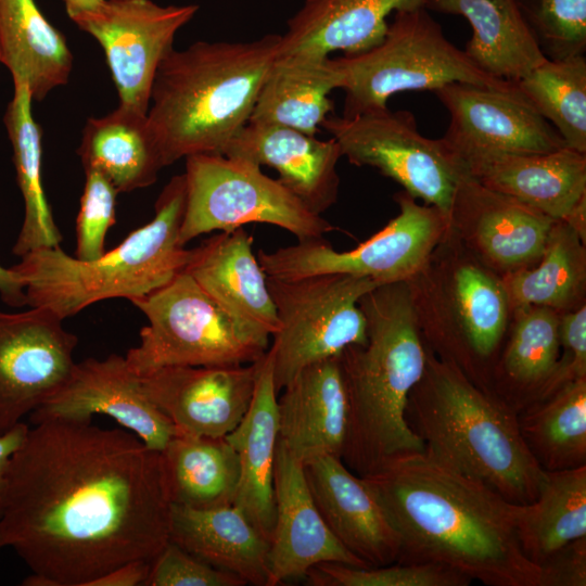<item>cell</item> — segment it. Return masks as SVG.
<instances>
[{
  "label": "cell",
  "mask_w": 586,
  "mask_h": 586,
  "mask_svg": "<svg viewBox=\"0 0 586 586\" xmlns=\"http://www.w3.org/2000/svg\"><path fill=\"white\" fill-rule=\"evenodd\" d=\"M171 501L161 451L91 420L29 428L11 457L0 531L30 569L27 586H88L169 542Z\"/></svg>",
  "instance_id": "6da1fadb"
},
{
  "label": "cell",
  "mask_w": 586,
  "mask_h": 586,
  "mask_svg": "<svg viewBox=\"0 0 586 586\" xmlns=\"http://www.w3.org/2000/svg\"><path fill=\"white\" fill-rule=\"evenodd\" d=\"M399 542V563H436L489 586H538L522 551L513 504L424 450L397 456L362 476Z\"/></svg>",
  "instance_id": "7a4b0ae2"
},
{
  "label": "cell",
  "mask_w": 586,
  "mask_h": 586,
  "mask_svg": "<svg viewBox=\"0 0 586 586\" xmlns=\"http://www.w3.org/2000/svg\"><path fill=\"white\" fill-rule=\"evenodd\" d=\"M367 320V342L339 355L347 397L342 454L359 476L424 445L406 419L410 391L426 366V346L409 282L383 284L358 302Z\"/></svg>",
  "instance_id": "3957f363"
},
{
  "label": "cell",
  "mask_w": 586,
  "mask_h": 586,
  "mask_svg": "<svg viewBox=\"0 0 586 586\" xmlns=\"http://www.w3.org/2000/svg\"><path fill=\"white\" fill-rule=\"evenodd\" d=\"M280 35L245 42L198 41L160 63L148 119L165 166L194 154H221L247 124L279 54Z\"/></svg>",
  "instance_id": "277c9868"
},
{
  "label": "cell",
  "mask_w": 586,
  "mask_h": 586,
  "mask_svg": "<svg viewBox=\"0 0 586 586\" xmlns=\"http://www.w3.org/2000/svg\"><path fill=\"white\" fill-rule=\"evenodd\" d=\"M406 419L424 451L441 463L509 502L537 498L545 470L523 440L518 412L428 346L425 370L410 391Z\"/></svg>",
  "instance_id": "5b68a950"
},
{
  "label": "cell",
  "mask_w": 586,
  "mask_h": 586,
  "mask_svg": "<svg viewBox=\"0 0 586 586\" xmlns=\"http://www.w3.org/2000/svg\"><path fill=\"white\" fill-rule=\"evenodd\" d=\"M154 206L148 224L95 259L71 256L60 245L23 255L10 268L24 284L27 305L48 308L64 320L97 302L116 297L131 302L171 281L192 254L179 241L186 208L183 174L166 183Z\"/></svg>",
  "instance_id": "8992f818"
},
{
  "label": "cell",
  "mask_w": 586,
  "mask_h": 586,
  "mask_svg": "<svg viewBox=\"0 0 586 586\" xmlns=\"http://www.w3.org/2000/svg\"><path fill=\"white\" fill-rule=\"evenodd\" d=\"M333 60L345 92L344 117L385 109L398 92L435 91L451 82L499 90L515 87L477 68L423 7L397 11L378 46Z\"/></svg>",
  "instance_id": "52a82bcc"
},
{
  "label": "cell",
  "mask_w": 586,
  "mask_h": 586,
  "mask_svg": "<svg viewBox=\"0 0 586 586\" xmlns=\"http://www.w3.org/2000/svg\"><path fill=\"white\" fill-rule=\"evenodd\" d=\"M131 303L148 319L138 345L125 355L139 375L170 366L252 364L269 348L232 321L184 270Z\"/></svg>",
  "instance_id": "ba28073f"
},
{
  "label": "cell",
  "mask_w": 586,
  "mask_h": 586,
  "mask_svg": "<svg viewBox=\"0 0 586 586\" xmlns=\"http://www.w3.org/2000/svg\"><path fill=\"white\" fill-rule=\"evenodd\" d=\"M184 160L186 208L179 232L183 246L201 234L254 222L278 226L298 241L337 230L254 163L215 153Z\"/></svg>",
  "instance_id": "9c48e42d"
},
{
  "label": "cell",
  "mask_w": 586,
  "mask_h": 586,
  "mask_svg": "<svg viewBox=\"0 0 586 586\" xmlns=\"http://www.w3.org/2000/svg\"><path fill=\"white\" fill-rule=\"evenodd\" d=\"M279 328L268 348L279 393L303 368L367 342V320L359 300L377 282L345 273L294 279L267 276Z\"/></svg>",
  "instance_id": "30bf717a"
},
{
  "label": "cell",
  "mask_w": 586,
  "mask_h": 586,
  "mask_svg": "<svg viewBox=\"0 0 586 586\" xmlns=\"http://www.w3.org/2000/svg\"><path fill=\"white\" fill-rule=\"evenodd\" d=\"M399 213L380 231L344 252L321 238L256 254L266 276L294 279L319 273L367 277L379 285L407 282L424 270L434 250L450 231L449 218L437 207L419 204L406 191L394 195Z\"/></svg>",
  "instance_id": "8fae6325"
},
{
  "label": "cell",
  "mask_w": 586,
  "mask_h": 586,
  "mask_svg": "<svg viewBox=\"0 0 586 586\" xmlns=\"http://www.w3.org/2000/svg\"><path fill=\"white\" fill-rule=\"evenodd\" d=\"M321 127L351 164L375 168L449 218L463 165L443 138L419 131L411 112L385 107L354 117L329 115Z\"/></svg>",
  "instance_id": "7c38bea8"
},
{
  "label": "cell",
  "mask_w": 586,
  "mask_h": 586,
  "mask_svg": "<svg viewBox=\"0 0 586 586\" xmlns=\"http://www.w3.org/2000/svg\"><path fill=\"white\" fill-rule=\"evenodd\" d=\"M199 5H160L152 0H104L71 20L102 47L119 104L148 113L157 67L177 31Z\"/></svg>",
  "instance_id": "4fadbf2b"
},
{
  "label": "cell",
  "mask_w": 586,
  "mask_h": 586,
  "mask_svg": "<svg viewBox=\"0 0 586 586\" xmlns=\"http://www.w3.org/2000/svg\"><path fill=\"white\" fill-rule=\"evenodd\" d=\"M43 307L0 310V434L53 395L68 379L78 339Z\"/></svg>",
  "instance_id": "5bb4252c"
},
{
  "label": "cell",
  "mask_w": 586,
  "mask_h": 586,
  "mask_svg": "<svg viewBox=\"0 0 586 586\" xmlns=\"http://www.w3.org/2000/svg\"><path fill=\"white\" fill-rule=\"evenodd\" d=\"M94 415L113 418L157 451L176 434L173 423L145 394L140 375L117 354L75 362L67 381L29 416L36 424L91 420Z\"/></svg>",
  "instance_id": "9a60e30c"
},
{
  "label": "cell",
  "mask_w": 586,
  "mask_h": 586,
  "mask_svg": "<svg viewBox=\"0 0 586 586\" xmlns=\"http://www.w3.org/2000/svg\"><path fill=\"white\" fill-rule=\"evenodd\" d=\"M555 221L531 205L484 187L463 167L449 213L450 231L492 271L502 276L534 266Z\"/></svg>",
  "instance_id": "2e32d148"
},
{
  "label": "cell",
  "mask_w": 586,
  "mask_h": 586,
  "mask_svg": "<svg viewBox=\"0 0 586 586\" xmlns=\"http://www.w3.org/2000/svg\"><path fill=\"white\" fill-rule=\"evenodd\" d=\"M263 358L245 365L164 367L140 380L176 433L224 437L251 405Z\"/></svg>",
  "instance_id": "e0dca14e"
},
{
  "label": "cell",
  "mask_w": 586,
  "mask_h": 586,
  "mask_svg": "<svg viewBox=\"0 0 586 586\" xmlns=\"http://www.w3.org/2000/svg\"><path fill=\"white\" fill-rule=\"evenodd\" d=\"M433 92L449 113L443 139L454 150L532 154L568 148L517 86L499 90L451 82Z\"/></svg>",
  "instance_id": "ac0fdd59"
},
{
  "label": "cell",
  "mask_w": 586,
  "mask_h": 586,
  "mask_svg": "<svg viewBox=\"0 0 586 586\" xmlns=\"http://www.w3.org/2000/svg\"><path fill=\"white\" fill-rule=\"evenodd\" d=\"M275 523L269 542L270 585L305 577L317 564L367 568L329 530L309 492L303 463L278 438L273 469Z\"/></svg>",
  "instance_id": "d6986e66"
},
{
  "label": "cell",
  "mask_w": 586,
  "mask_h": 586,
  "mask_svg": "<svg viewBox=\"0 0 586 586\" xmlns=\"http://www.w3.org/2000/svg\"><path fill=\"white\" fill-rule=\"evenodd\" d=\"M303 469L315 505L339 543L367 568L395 563L398 534L366 480L331 455L310 458Z\"/></svg>",
  "instance_id": "ffe728a7"
},
{
  "label": "cell",
  "mask_w": 586,
  "mask_h": 586,
  "mask_svg": "<svg viewBox=\"0 0 586 586\" xmlns=\"http://www.w3.org/2000/svg\"><path fill=\"white\" fill-rule=\"evenodd\" d=\"M184 271L241 329L269 344L279 320L253 238L243 227L216 233L192 249Z\"/></svg>",
  "instance_id": "44dd1931"
},
{
  "label": "cell",
  "mask_w": 586,
  "mask_h": 586,
  "mask_svg": "<svg viewBox=\"0 0 586 586\" xmlns=\"http://www.w3.org/2000/svg\"><path fill=\"white\" fill-rule=\"evenodd\" d=\"M451 293L456 328L434 349L476 386L493 392L511 310L501 279L476 258L466 259L454 269Z\"/></svg>",
  "instance_id": "7402d4cb"
},
{
  "label": "cell",
  "mask_w": 586,
  "mask_h": 586,
  "mask_svg": "<svg viewBox=\"0 0 586 586\" xmlns=\"http://www.w3.org/2000/svg\"><path fill=\"white\" fill-rule=\"evenodd\" d=\"M466 171L484 187L512 196L556 220H566L586 198V154L454 150Z\"/></svg>",
  "instance_id": "603a6c76"
},
{
  "label": "cell",
  "mask_w": 586,
  "mask_h": 586,
  "mask_svg": "<svg viewBox=\"0 0 586 586\" xmlns=\"http://www.w3.org/2000/svg\"><path fill=\"white\" fill-rule=\"evenodd\" d=\"M221 154L275 168L278 181L317 215L337 200L342 153L333 138L320 140L289 127L247 123Z\"/></svg>",
  "instance_id": "cb8c5ba5"
},
{
  "label": "cell",
  "mask_w": 586,
  "mask_h": 586,
  "mask_svg": "<svg viewBox=\"0 0 586 586\" xmlns=\"http://www.w3.org/2000/svg\"><path fill=\"white\" fill-rule=\"evenodd\" d=\"M278 398L279 438L302 463L331 455L342 459L347 397L339 355L303 368Z\"/></svg>",
  "instance_id": "d4e9b609"
},
{
  "label": "cell",
  "mask_w": 586,
  "mask_h": 586,
  "mask_svg": "<svg viewBox=\"0 0 586 586\" xmlns=\"http://www.w3.org/2000/svg\"><path fill=\"white\" fill-rule=\"evenodd\" d=\"M425 0H305L280 35L278 55L328 58L365 52L384 38L393 12L424 8Z\"/></svg>",
  "instance_id": "484cf974"
},
{
  "label": "cell",
  "mask_w": 586,
  "mask_h": 586,
  "mask_svg": "<svg viewBox=\"0 0 586 586\" xmlns=\"http://www.w3.org/2000/svg\"><path fill=\"white\" fill-rule=\"evenodd\" d=\"M169 540L245 584L270 585L269 542L235 505H171Z\"/></svg>",
  "instance_id": "4316f807"
},
{
  "label": "cell",
  "mask_w": 586,
  "mask_h": 586,
  "mask_svg": "<svg viewBox=\"0 0 586 586\" xmlns=\"http://www.w3.org/2000/svg\"><path fill=\"white\" fill-rule=\"evenodd\" d=\"M277 394L267 352L251 405L239 424L226 435L240 466L233 505L268 542L275 523L273 469L279 438Z\"/></svg>",
  "instance_id": "83f0119b"
},
{
  "label": "cell",
  "mask_w": 586,
  "mask_h": 586,
  "mask_svg": "<svg viewBox=\"0 0 586 586\" xmlns=\"http://www.w3.org/2000/svg\"><path fill=\"white\" fill-rule=\"evenodd\" d=\"M77 153L84 170L100 173L118 193L153 184L165 167L146 113L120 104L87 120Z\"/></svg>",
  "instance_id": "f1b7e54d"
},
{
  "label": "cell",
  "mask_w": 586,
  "mask_h": 586,
  "mask_svg": "<svg viewBox=\"0 0 586 586\" xmlns=\"http://www.w3.org/2000/svg\"><path fill=\"white\" fill-rule=\"evenodd\" d=\"M424 8L467 18L473 33L463 51L492 77L515 82L547 59L515 0H425Z\"/></svg>",
  "instance_id": "f546056e"
},
{
  "label": "cell",
  "mask_w": 586,
  "mask_h": 586,
  "mask_svg": "<svg viewBox=\"0 0 586 586\" xmlns=\"http://www.w3.org/2000/svg\"><path fill=\"white\" fill-rule=\"evenodd\" d=\"M340 87L341 75L333 59L278 55L247 123L289 127L316 136L333 110L329 94Z\"/></svg>",
  "instance_id": "4dcf8cb0"
},
{
  "label": "cell",
  "mask_w": 586,
  "mask_h": 586,
  "mask_svg": "<svg viewBox=\"0 0 586 586\" xmlns=\"http://www.w3.org/2000/svg\"><path fill=\"white\" fill-rule=\"evenodd\" d=\"M0 62L41 101L68 81L73 54L35 0H0Z\"/></svg>",
  "instance_id": "1f68e13d"
},
{
  "label": "cell",
  "mask_w": 586,
  "mask_h": 586,
  "mask_svg": "<svg viewBox=\"0 0 586 586\" xmlns=\"http://www.w3.org/2000/svg\"><path fill=\"white\" fill-rule=\"evenodd\" d=\"M512 310L514 326L496 362L492 391L519 413L544 398L557 368L561 313L543 306Z\"/></svg>",
  "instance_id": "d6a6232c"
},
{
  "label": "cell",
  "mask_w": 586,
  "mask_h": 586,
  "mask_svg": "<svg viewBox=\"0 0 586 586\" xmlns=\"http://www.w3.org/2000/svg\"><path fill=\"white\" fill-rule=\"evenodd\" d=\"M161 455L171 504L199 509L233 504L240 466L226 436L176 433Z\"/></svg>",
  "instance_id": "836d02e7"
},
{
  "label": "cell",
  "mask_w": 586,
  "mask_h": 586,
  "mask_svg": "<svg viewBox=\"0 0 586 586\" xmlns=\"http://www.w3.org/2000/svg\"><path fill=\"white\" fill-rule=\"evenodd\" d=\"M517 536L537 566L555 550L586 537V466L545 471L537 498L513 504Z\"/></svg>",
  "instance_id": "e575fe53"
},
{
  "label": "cell",
  "mask_w": 586,
  "mask_h": 586,
  "mask_svg": "<svg viewBox=\"0 0 586 586\" xmlns=\"http://www.w3.org/2000/svg\"><path fill=\"white\" fill-rule=\"evenodd\" d=\"M511 310L543 306L560 313L585 303V242L563 220H556L538 262L500 277Z\"/></svg>",
  "instance_id": "d590c367"
},
{
  "label": "cell",
  "mask_w": 586,
  "mask_h": 586,
  "mask_svg": "<svg viewBox=\"0 0 586 586\" xmlns=\"http://www.w3.org/2000/svg\"><path fill=\"white\" fill-rule=\"evenodd\" d=\"M13 85V98L3 120L12 144L17 183L25 206L24 220L12 249L13 254L22 257L38 249L60 245L62 235L43 191L41 131L31 112L34 100L26 85Z\"/></svg>",
  "instance_id": "8d00e7d4"
},
{
  "label": "cell",
  "mask_w": 586,
  "mask_h": 586,
  "mask_svg": "<svg viewBox=\"0 0 586 586\" xmlns=\"http://www.w3.org/2000/svg\"><path fill=\"white\" fill-rule=\"evenodd\" d=\"M523 440L545 471L586 466V378L570 381L518 413Z\"/></svg>",
  "instance_id": "74e56055"
},
{
  "label": "cell",
  "mask_w": 586,
  "mask_h": 586,
  "mask_svg": "<svg viewBox=\"0 0 586 586\" xmlns=\"http://www.w3.org/2000/svg\"><path fill=\"white\" fill-rule=\"evenodd\" d=\"M568 148L586 154V59H546L514 82Z\"/></svg>",
  "instance_id": "f35d334b"
},
{
  "label": "cell",
  "mask_w": 586,
  "mask_h": 586,
  "mask_svg": "<svg viewBox=\"0 0 586 586\" xmlns=\"http://www.w3.org/2000/svg\"><path fill=\"white\" fill-rule=\"evenodd\" d=\"M315 586H468L462 573L436 563H399L356 568L324 562L305 576Z\"/></svg>",
  "instance_id": "ab89813d"
},
{
  "label": "cell",
  "mask_w": 586,
  "mask_h": 586,
  "mask_svg": "<svg viewBox=\"0 0 586 586\" xmlns=\"http://www.w3.org/2000/svg\"><path fill=\"white\" fill-rule=\"evenodd\" d=\"M515 3L547 59L584 55L586 0H515Z\"/></svg>",
  "instance_id": "60d3db41"
},
{
  "label": "cell",
  "mask_w": 586,
  "mask_h": 586,
  "mask_svg": "<svg viewBox=\"0 0 586 586\" xmlns=\"http://www.w3.org/2000/svg\"><path fill=\"white\" fill-rule=\"evenodd\" d=\"M86 181L76 218V257L92 260L105 253V239L115 224L118 192L95 170H85Z\"/></svg>",
  "instance_id": "b9f144b4"
},
{
  "label": "cell",
  "mask_w": 586,
  "mask_h": 586,
  "mask_svg": "<svg viewBox=\"0 0 586 586\" xmlns=\"http://www.w3.org/2000/svg\"><path fill=\"white\" fill-rule=\"evenodd\" d=\"M240 577L219 570L168 542L151 563L144 586H243Z\"/></svg>",
  "instance_id": "7bdbcfd3"
},
{
  "label": "cell",
  "mask_w": 586,
  "mask_h": 586,
  "mask_svg": "<svg viewBox=\"0 0 586 586\" xmlns=\"http://www.w3.org/2000/svg\"><path fill=\"white\" fill-rule=\"evenodd\" d=\"M560 354L544 398L570 381L586 378V305L560 315ZM543 398V399H544Z\"/></svg>",
  "instance_id": "ee69618b"
},
{
  "label": "cell",
  "mask_w": 586,
  "mask_h": 586,
  "mask_svg": "<svg viewBox=\"0 0 586 586\" xmlns=\"http://www.w3.org/2000/svg\"><path fill=\"white\" fill-rule=\"evenodd\" d=\"M538 568V586H585L586 537L577 538L555 550Z\"/></svg>",
  "instance_id": "f6af8a7d"
},
{
  "label": "cell",
  "mask_w": 586,
  "mask_h": 586,
  "mask_svg": "<svg viewBox=\"0 0 586 586\" xmlns=\"http://www.w3.org/2000/svg\"><path fill=\"white\" fill-rule=\"evenodd\" d=\"M150 561L133 560L118 565L110 572L92 579L88 586H139L149 576Z\"/></svg>",
  "instance_id": "bcb514c9"
},
{
  "label": "cell",
  "mask_w": 586,
  "mask_h": 586,
  "mask_svg": "<svg viewBox=\"0 0 586 586\" xmlns=\"http://www.w3.org/2000/svg\"><path fill=\"white\" fill-rule=\"evenodd\" d=\"M28 430V425L20 422L9 431L0 434V500L4 492L11 457L24 443Z\"/></svg>",
  "instance_id": "7dc6e473"
},
{
  "label": "cell",
  "mask_w": 586,
  "mask_h": 586,
  "mask_svg": "<svg viewBox=\"0 0 586 586\" xmlns=\"http://www.w3.org/2000/svg\"><path fill=\"white\" fill-rule=\"evenodd\" d=\"M0 296L9 306L22 307L27 305L23 282L11 268L0 265Z\"/></svg>",
  "instance_id": "c3c4849f"
},
{
  "label": "cell",
  "mask_w": 586,
  "mask_h": 586,
  "mask_svg": "<svg viewBox=\"0 0 586 586\" xmlns=\"http://www.w3.org/2000/svg\"><path fill=\"white\" fill-rule=\"evenodd\" d=\"M104 0H64L65 10L69 17L95 9Z\"/></svg>",
  "instance_id": "681fc988"
},
{
  "label": "cell",
  "mask_w": 586,
  "mask_h": 586,
  "mask_svg": "<svg viewBox=\"0 0 586 586\" xmlns=\"http://www.w3.org/2000/svg\"><path fill=\"white\" fill-rule=\"evenodd\" d=\"M5 547L1 531H0V548Z\"/></svg>",
  "instance_id": "f907efd6"
}]
</instances>
